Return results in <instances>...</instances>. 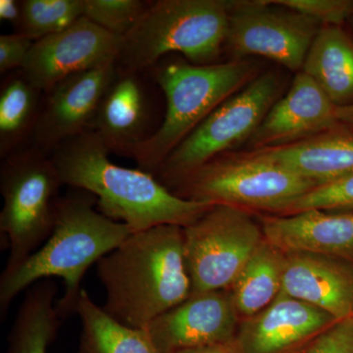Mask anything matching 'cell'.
<instances>
[{"mask_svg": "<svg viewBox=\"0 0 353 353\" xmlns=\"http://www.w3.org/2000/svg\"><path fill=\"white\" fill-rule=\"evenodd\" d=\"M285 259L266 240L253 253L230 289L241 321L268 307L282 292Z\"/></svg>", "mask_w": 353, "mask_h": 353, "instance_id": "22", "label": "cell"}, {"mask_svg": "<svg viewBox=\"0 0 353 353\" xmlns=\"http://www.w3.org/2000/svg\"><path fill=\"white\" fill-rule=\"evenodd\" d=\"M282 294L353 320V261L314 253H285Z\"/></svg>", "mask_w": 353, "mask_h": 353, "instance_id": "16", "label": "cell"}, {"mask_svg": "<svg viewBox=\"0 0 353 353\" xmlns=\"http://www.w3.org/2000/svg\"><path fill=\"white\" fill-rule=\"evenodd\" d=\"M62 185L52 158L37 148L6 157L0 171V233L9 248L3 272L14 270L50 238Z\"/></svg>", "mask_w": 353, "mask_h": 353, "instance_id": "7", "label": "cell"}, {"mask_svg": "<svg viewBox=\"0 0 353 353\" xmlns=\"http://www.w3.org/2000/svg\"><path fill=\"white\" fill-rule=\"evenodd\" d=\"M83 17V0H25L16 32L32 41L68 29Z\"/></svg>", "mask_w": 353, "mask_h": 353, "instance_id": "25", "label": "cell"}, {"mask_svg": "<svg viewBox=\"0 0 353 353\" xmlns=\"http://www.w3.org/2000/svg\"><path fill=\"white\" fill-rule=\"evenodd\" d=\"M121 39L82 17L34 41L22 74L39 92H48L70 76L117 63Z\"/></svg>", "mask_w": 353, "mask_h": 353, "instance_id": "11", "label": "cell"}, {"mask_svg": "<svg viewBox=\"0 0 353 353\" xmlns=\"http://www.w3.org/2000/svg\"><path fill=\"white\" fill-rule=\"evenodd\" d=\"M308 210L353 212V174L316 185L292 202L280 215L296 214Z\"/></svg>", "mask_w": 353, "mask_h": 353, "instance_id": "27", "label": "cell"}, {"mask_svg": "<svg viewBox=\"0 0 353 353\" xmlns=\"http://www.w3.org/2000/svg\"><path fill=\"white\" fill-rule=\"evenodd\" d=\"M321 27L269 0L234 1L225 50L231 60L264 57L299 73Z\"/></svg>", "mask_w": 353, "mask_h": 353, "instance_id": "10", "label": "cell"}, {"mask_svg": "<svg viewBox=\"0 0 353 353\" xmlns=\"http://www.w3.org/2000/svg\"><path fill=\"white\" fill-rule=\"evenodd\" d=\"M183 232L192 294L231 289L265 240L250 211L225 204H214Z\"/></svg>", "mask_w": 353, "mask_h": 353, "instance_id": "9", "label": "cell"}, {"mask_svg": "<svg viewBox=\"0 0 353 353\" xmlns=\"http://www.w3.org/2000/svg\"><path fill=\"white\" fill-rule=\"evenodd\" d=\"M255 152L317 185L353 174V132L341 125L297 143Z\"/></svg>", "mask_w": 353, "mask_h": 353, "instance_id": "19", "label": "cell"}, {"mask_svg": "<svg viewBox=\"0 0 353 353\" xmlns=\"http://www.w3.org/2000/svg\"><path fill=\"white\" fill-rule=\"evenodd\" d=\"M166 99L163 122L150 138L126 152L141 170L157 176L171 152L213 111L259 75L256 62L229 60L196 65L185 60H164L152 69Z\"/></svg>", "mask_w": 353, "mask_h": 353, "instance_id": "4", "label": "cell"}, {"mask_svg": "<svg viewBox=\"0 0 353 353\" xmlns=\"http://www.w3.org/2000/svg\"><path fill=\"white\" fill-rule=\"evenodd\" d=\"M76 313L82 322L77 353H160L143 329L125 326L108 315L82 290Z\"/></svg>", "mask_w": 353, "mask_h": 353, "instance_id": "23", "label": "cell"}, {"mask_svg": "<svg viewBox=\"0 0 353 353\" xmlns=\"http://www.w3.org/2000/svg\"><path fill=\"white\" fill-rule=\"evenodd\" d=\"M57 290L50 279L28 289L9 334L8 353H48L61 325L54 301Z\"/></svg>", "mask_w": 353, "mask_h": 353, "instance_id": "21", "label": "cell"}, {"mask_svg": "<svg viewBox=\"0 0 353 353\" xmlns=\"http://www.w3.org/2000/svg\"><path fill=\"white\" fill-rule=\"evenodd\" d=\"M117 76L116 64L75 74L60 81L48 99L32 132L34 148L46 153L90 131L106 90Z\"/></svg>", "mask_w": 353, "mask_h": 353, "instance_id": "13", "label": "cell"}, {"mask_svg": "<svg viewBox=\"0 0 353 353\" xmlns=\"http://www.w3.org/2000/svg\"><path fill=\"white\" fill-rule=\"evenodd\" d=\"M148 3L141 0H83V17L122 38L145 13Z\"/></svg>", "mask_w": 353, "mask_h": 353, "instance_id": "26", "label": "cell"}, {"mask_svg": "<svg viewBox=\"0 0 353 353\" xmlns=\"http://www.w3.org/2000/svg\"><path fill=\"white\" fill-rule=\"evenodd\" d=\"M41 92L25 76H14L0 92V154L10 157L38 122Z\"/></svg>", "mask_w": 353, "mask_h": 353, "instance_id": "24", "label": "cell"}, {"mask_svg": "<svg viewBox=\"0 0 353 353\" xmlns=\"http://www.w3.org/2000/svg\"><path fill=\"white\" fill-rule=\"evenodd\" d=\"M336 322L321 309L281 292L268 307L241 321L236 341L243 353H297Z\"/></svg>", "mask_w": 353, "mask_h": 353, "instance_id": "14", "label": "cell"}, {"mask_svg": "<svg viewBox=\"0 0 353 353\" xmlns=\"http://www.w3.org/2000/svg\"><path fill=\"white\" fill-rule=\"evenodd\" d=\"M22 17V2L16 0H0V19L10 23L17 31Z\"/></svg>", "mask_w": 353, "mask_h": 353, "instance_id": "31", "label": "cell"}, {"mask_svg": "<svg viewBox=\"0 0 353 353\" xmlns=\"http://www.w3.org/2000/svg\"><path fill=\"white\" fill-rule=\"evenodd\" d=\"M316 185L255 150H248L218 155L169 190L190 201L280 215Z\"/></svg>", "mask_w": 353, "mask_h": 353, "instance_id": "6", "label": "cell"}, {"mask_svg": "<svg viewBox=\"0 0 353 353\" xmlns=\"http://www.w3.org/2000/svg\"><path fill=\"white\" fill-rule=\"evenodd\" d=\"M352 17H353V16H352Z\"/></svg>", "mask_w": 353, "mask_h": 353, "instance_id": "34", "label": "cell"}, {"mask_svg": "<svg viewBox=\"0 0 353 353\" xmlns=\"http://www.w3.org/2000/svg\"><path fill=\"white\" fill-rule=\"evenodd\" d=\"M305 353H353V320L336 321L322 332Z\"/></svg>", "mask_w": 353, "mask_h": 353, "instance_id": "29", "label": "cell"}, {"mask_svg": "<svg viewBox=\"0 0 353 353\" xmlns=\"http://www.w3.org/2000/svg\"><path fill=\"white\" fill-rule=\"evenodd\" d=\"M241 321L231 290H214L192 294L143 330L158 352L176 353L233 341Z\"/></svg>", "mask_w": 353, "mask_h": 353, "instance_id": "12", "label": "cell"}, {"mask_svg": "<svg viewBox=\"0 0 353 353\" xmlns=\"http://www.w3.org/2000/svg\"><path fill=\"white\" fill-rule=\"evenodd\" d=\"M265 240L285 253H314L353 261V212L308 210L264 216Z\"/></svg>", "mask_w": 353, "mask_h": 353, "instance_id": "17", "label": "cell"}, {"mask_svg": "<svg viewBox=\"0 0 353 353\" xmlns=\"http://www.w3.org/2000/svg\"><path fill=\"white\" fill-rule=\"evenodd\" d=\"M336 116L341 126L353 132V103L350 105L336 106Z\"/></svg>", "mask_w": 353, "mask_h": 353, "instance_id": "33", "label": "cell"}, {"mask_svg": "<svg viewBox=\"0 0 353 353\" xmlns=\"http://www.w3.org/2000/svg\"><path fill=\"white\" fill-rule=\"evenodd\" d=\"M176 353H243L240 345L236 343V339L228 343H218V345H208L190 350H181Z\"/></svg>", "mask_w": 353, "mask_h": 353, "instance_id": "32", "label": "cell"}, {"mask_svg": "<svg viewBox=\"0 0 353 353\" xmlns=\"http://www.w3.org/2000/svg\"><path fill=\"white\" fill-rule=\"evenodd\" d=\"M34 41L25 34H1L0 37V73L24 67Z\"/></svg>", "mask_w": 353, "mask_h": 353, "instance_id": "30", "label": "cell"}, {"mask_svg": "<svg viewBox=\"0 0 353 353\" xmlns=\"http://www.w3.org/2000/svg\"><path fill=\"white\" fill-rule=\"evenodd\" d=\"M233 3L231 0L150 2L121 39L118 71L143 73L170 53H181L192 64L217 63L225 50Z\"/></svg>", "mask_w": 353, "mask_h": 353, "instance_id": "5", "label": "cell"}, {"mask_svg": "<svg viewBox=\"0 0 353 353\" xmlns=\"http://www.w3.org/2000/svg\"><path fill=\"white\" fill-rule=\"evenodd\" d=\"M305 15L321 26L341 25L353 16V0H269Z\"/></svg>", "mask_w": 353, "mask_h": 353, "instance_id": "28", "label": "cell"}, {"mask_svg": "<svg viewBox=\"0 0 353 353\" xmlns=\"http://www.w3.org/2000/svg\"><path fill=\"white\" fill-rule=\"evenodd\" d=\"M72 194L57 203L52 233L41 248L0 277V314L4 319L16 296L39 281L61 278L63 296L57 303L62 319L76 313L85 272L118 248L131 229L94 208L92 194Z\"/></svg>", "mask_w": 353, "mask_h": 353, "instance_id": "3", "label": "cell"}, {"mask_svg": "<svg viewBox=\"0 0 353 353\" xmlns=\"http://www.w3.org/2000/svg\"><path fill=\"white\" fill-rule=\"evenodd\" d=\"M97 271L106 292L102 308L131 328L145 329L192 294L183 228L175 225L132 233Z\"/></svg>", "mask_w": 353, "mask_h": 353, "instance_id": "2", "label": "cell"}, {"mask_svg": "<svg viewBox=\"0 0 353 353\" xmlns=\"http://www.w3.org/2000/svg\"><path fill=\"white\" fill-rule=\"evenodd\" d=\"M301 72L310 77L336 106L353 103V39L341 27L322 26Z\"/></svg>", "mask_w": 353, "mask_h": 353, "instance_id": "20", "label": "cell"}, {"mask_svg": "<svg viewBox=\"0 0 353 353\" xmlns=\"http://www.w3.org/2000/svg\"><path fill=\"white\" fill-rule=\"evenodd\" d=\"M110 152L90 130L58 146L52 160L63 185L92 194L101 214L132 233L162 225L185 228L214 205L176 196L152 173L113 163Z\"/></svg>", "mask_w": 353, "mask_h": 353, "instance_id": "1", "label": "cell"}, {"mask_svg": "<svg viewBox=\"0 0 353 353\" xmlns=\"http://www.w3.org/2000/svg\"><path fill=\"white\" fill-rule=\"evenodd\" d=\"M280 90V79L274 72L255 78L176 146L158 170V181L169 189L213 158L250 141L278 101Z\"/></svg>", "mask_w": 353, "mask_h": 353, "instance_id": "8", "label": "cell"}, {"mask_svg": "<svg viewBox=\"0 0 353 353\" xmlns=\"http://www.w3.org/2000/svg\"><path fill=\"white\" fill-rule=\"evenodd\" d=\"M336 108L310 77L299 72L248 141L250 150L290 145L340 127Z\"/></svg>", "mask_w": 353, "mask_h": 353, "instance_id": "15", "label": "cell"}, {"mask_svg": "<svg viewBox=\"0 0 353 353\" xmlns=\"http://www.w3.org/2000/svg\"><path fill=\"white\" fill-rule=\"evenodd\" d=\"M139 75L117 70L97 111L92 131L111 152L126 154L150 137V101Z\"/></svg>", "mask_w": 353, "mask_h": 353, "instance_id": "18", "label": "cell"}]
</instances>
